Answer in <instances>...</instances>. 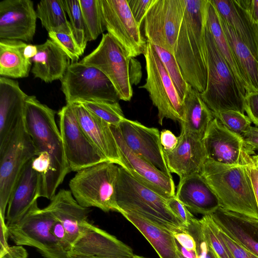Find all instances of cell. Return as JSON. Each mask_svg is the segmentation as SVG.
I'll use <instances>...</instances> for the list:
<instances>
[{
	"mask_svg": "<svg viewBox=\"0 0 258 258\" xmlns=\"http://www.w3.org/2000/svg\"><path fill=\"white\" fill-rule=\"evenodd\" d=\"M56 111L41 103L34 95L27 96L24 123L36 154L47 152L51 158L50 172L43 183L40 197L50 201L71 170L65 156L60 132L55 120Z\"/></svg>",
	"mask_w": 258,
	"mask_h": 258,
	"instance_id": "cell-1",
	"label": "cell"
},
{
	"mask_svg": "<svg viewBox=\"0 0 258 258\" xmlns=\"http://www.w3.org/2000/svg\"><path fill=\"white\" fill-rule=\"evenodd\" d=\"M168 206L176 217L186 227L195 217L188 209L175 197L167 200Z\"/></svg>",
	"mask_w": 258,
	"mask_h": 258,
	"instance_id": "cell-43",
	"label": "cell"
},
{
	"mask_svg": "<svg viewBox=\"0 0 258 258\" xmlns=\"http://www.w3.org/2000/svg\"><path fill=\"white\" fill-rule=\"evenodd\" d=\"M36 156L23 118L0 150V217L6 219L8 202L25 165Z\"/></svg>",
	"mask_w": 258,
	"mask_h": 258,
	"instance_id": "cell-10",
	"label": "cell"
},
{
	"mask_svg": "<svg viewBox=\"0 0 258 258\" xmlns=\"http://www.w3.org/2000/svg\"><path fill=\"white\" fill-rule=\"evenodd\" d=\"M117 126L124 142L132 151L172 176L165 159L158 128L126 118Z\"/></svg>",
	"mask_w": 258,
	"mask_h": 258,
	"instance_id": "cell-17",
	"label": "cell"
},
{
	"mask_svg": "<svg viewBox=\"0 0 258 258\" xmlns=\"http://www.w3.org/2000/svg\"><path fill=\"white\" fill-rule=\"evenodd\" d=\"M32 159L24 166L11 195L6 215L7 225L19 220L40 198V177L32 167Z\"/></svg>",
	"mask_w": 258,
	"mask_h": 258,
	"instance_id": "cell-25",
	"label": "cell"
},
{
	"mask_svg": "<svg viewBox=\"0 0 258 258\" xmlns=\"http://www.w3.org/2000/svg\"><path fill=\"white\" fill-rule=\"evenodd\" d=\"M37 52V48L36 45L28 44L25 47L24 51L25 56L31 59L34 57Z\"/></svg>",
	"mask_w": 258,
	"mask_h": 258,
	"instance_id": "cell-55",
	"label": "cell"
},
{
	"mask_svg": "<svg viewBox=\"0 0 258 258\" xmlns=\"http://www.w3.org/2000/svg\"><path fill=\"white\" fill-rule=\"evenodd\" d=\"M217 225L258 256V220L219 208L211 214Z\"/></svg>",
	"mask_w": 258,
	"mask_h": 258,
	"instance_id": "cell-27",
	"label": "cell"
},
{
	"mask_svg": "<svg viewBox=\"0 0 258 258\" xmlns=\"http://www.w3.org/2000/svg\"><path fill=\"white\" fill-rule=\"evenodd\" d=\"M244 109L252 123L258 127V92L245 96Z\"/></svg>",
	"mask_w": 258,
	"mask_h": 258,
	"instance_id": "cell-45",
	"label": "cell"
},
{
	"mask_svg": "<svg viewBox=\"0 0 258 258\" xmlns=\"http://www.w3.org/2000/svg\"><path fill=\"white\" fill-rule=\"evenodd\" d=\"M178 137V144L173 150H163L170 172L180 179L200 173L208 159L202 139L182 127Z\"/></svg>",
	"mask_w": 258,
	"mask_h": 258,
	"instance_id": "cell-20",
	"label": "cell"
},
{
	"mask_svg": "<svg viewBox=\"0 0 258 258\" xmlns=\"http://www.w3.org/2000/svg\"><path fill=\"white\" fill-rule=\"evenodd\" d=\"M206 26L212 35L217 47L236 78L244 96L255 92L238 64L222 29L218 13L210 0L206 7Z\"/></svg>",
	"mask_w": 258,
	"mask_h": 258,
	"instance_id": "cell-29",
	"label": "cell"
},
{
	"mask_svg": "<svg viewBox=\"0 0 258 258\" xmlns=\"http://www.w3.org/2000/svg\"><path fill=\"white\" fill-rule=\"evenodd\" d=\"M44 209L63 225L72 245L82 232L83 224L88 221L90 210L80 205L70 190L61 189Z\"/></svg>",
	"mask_w": 258,
	"mask_h": 258,
	"instance_id": "cell-24",
	"label": "cell"
},
{
	"mask_svg": "<svg viewBox=\"0 0 258 258\" xmlns=\"http://www.w3.org/2000/svg\"><path fill=\"white\" fill-rule=\"evenodd\" d=\"M60 81L67 104L119 100L113 84L101 71L80 62L71 63Z\"/></svg>",
	"mask_w": 258,
	"mask_h": 258,
	"instance_id": "cell-9",
	"label": "cell"
},
{
	"mask_svg": "<svg viewBox=\"0 0 258 258\" xmlns=\"http://www.w3.org/2000/svg\"><path fill=\"white\" fill-rule=\"evenodd\" d=\"M213 114L226 128L242 137L252 126L248 116L238 111L228 110Z\"/></svg>",
	"mask_w": 258,
	"mask_h": 258,
	"instance_id": "cell-40",
	"label": "cell"
},
{
	"mask_svg": "<svg viewBox=\"0 0 258 258\" xmlns=\"http://www.w3.org/2000/svg\"><path fill=\"white\" fill-rule=\"evenodd\" d=\"M153 46L171 78L180 99L183 103L184 99L191 86L184 78L180 68L174 55L160 47L155 45Z\"/></svg>",
	"mask_w": 258,
	"mask_h": 258,
	"instance_id": "cell-36",
	"label": "cell"
},
{
	"mask_svg": "<svg viewBox=\"0 0 258 258\" xmlns=\"http://www.w3.org/2000/svg\"><path fill=\"white\" fill-rule=\"evenodd\" d=\"M130 59L107 33L102 34L98 46L79 62L101 71L113 84L119 100L129 101L133 94L130 76Z\"/></svg>",
	"mask_w": 258,
	"mask_h": 258,
	"instance_id": "cell-11",
	"label": "cell"
},
{
	"mask_svg": "<svg viewBox=\"0 0 258 258\" xmlns=\"http://www.w3.org/2000/svg\"><path fill=\"white\" fill-rule=\"evenodd\" d=\"M247 168L258 209V170L253 165L252 161L247 165Z\"/></svg>",
	"mask_w": 258,
	"mask_h": 258,
	"instance_id": "cell-53",
	"label": "cell"
},
{
	"mask_svg": "<svg viewBox=\"0 0 258 258\" xmlns=\"http://www.w3.org/2000/svg\"><path fill=\"white\" fill-rule=\"evenodd\" d=\"M184 11V0H153L144 20L147 41L174 55Z\"/></svg>",
	"mask_w": 258,
	"mask_h": 258,
	"instance_id": "cell-13",
	"label": "cell"
},
{
	"mask_svg": "<svg viewBox=\"0 0 258 258\" xmlns=\"http://www.w3.org/2000/svg\"><path fill=\"white\" fill-rule=\"evenodd\" d=\"M208 0H184V11L174 56L185 81L200 93L207 82L205 29Z\"/></svg>",
	"mask_w": 258,
	"mask_h": 258,
	"instance_id": "cell-2",
	"label": "cell"
},
{
	"mask_svg": "<svg viewBox=\"0 0 258 258\" xmlns=\"http://www.w3.org/2000/svg\"><path fill=\"white\" fill-rule=\"evenodd\" d=\"M172 234L176 240L183 247L196 250V244L194 237L186 229L182 231L174 232Z\"/></svg>",
	"mask_w": 258,
	"mask_h": 258,
	"instance_id": "cell-48",
	"label": "cell"
},
{
	"mask_svg": "<svg viewBox=\"0 0 258 258\" xmlns=\"http://www.w3.org/2000/svg\"><path fill=\"white\" fill-rule=\"evenodd\" d=\"M175 197L190 212L203 216L220 207L218 198L200 173L180 179Z\"/></svg>",
	"mask_w": 258,
	"mask_h": 258,
	"instance_id": "cell-23",
	"label": "cell"
},
{
	"mask_svg": "<svg viewBox=\"0 0 258 258\" xmlns=\"http://www.w3.org/2000/svg\"><path fill=\"white\" fill-rule=\"evenodd\" d=\"M37 18L48 32L73 34L67 20L62 0H43L38 3L36 10Z\"/></svg>",
	"mask_w": 258,
	"mask_h": 258,
	"instance_id": "cell-34",
	"label": "cell"
},
{
	"mask_svg": "<svg viewBox=\"0 0 258 258\" xmlns=\"http://www.w3.org/2000/svg\"><path fill=\"white\" fill-rule=\"evenodd\" d=\"M184 119L181 127L202 139L212 120L213 112L202 99L200 93L190 87L183 100Z\"/></svg>",
	"mask_w": 258,
	"mask_h": 258,
	"instance_id": "cell-32",
	"label": "cell"
},
{
	"mask_svg": "<svg viewBox=\"0 0 258 258\" xmlns=\"http://www.w3.org/2000/svg\"><path fill=\"white\" fill-rule=\"evenodd\" d=\"M176 242L178 250L184 257L185 258H198L196 250L189 249L182 246L176 240Z\"/></svg>",
	"mask_w": 258,
	"mask_h": 258,
	"instance_id": "cell-54",
	"label": "cell"
},
{
	"mask_svg": "<svg viewBox=\"0 0 258 258\" xmlns=\"http://www.w3.org/2000/svg\"><path fill=\"white\" fill-rule=\"evenodd\" d=\"M66 13L69 16L74 38L83 53L89 38L82 15L79 0H62Z\"/></svg>",
	"mask_w": 258,
	"mask_h": 258,
	"instance_id": "cell-37",
	"label": "cell"
},
{
	"mask_svg": "<svg viewBox=\"0 0 258 258\" xmlns=\"http://www.w3.org/2000/svg\"><path fill=\"white\" fill-rule=\"evenodd\" d=\"M253 128L254 130H255L256 131L258 132V127L256 126H253Z\"/></svg>",
	"mask_w": 258,
	"mask_h": 258,
	"instance_id": "cell-60",
	"label": "cell"
},
{
	"mask_svg": "<svg viewBox=\"0 0 258 258\" xmlns=\"http://www.w3.org/2000/svg\"><path fill=\"white\" fill-rule=\"evenodd\" d=\"M238 4L249 15L252 20L258 23V0H236Z\"/></svg>",
	"mask_w": 258,
	"mask_h": 258,
	"instance_id": "cell-49",
	"label": "cell"
},
{
	"mask_svg": "<svg viewBox=\"0 0 258 258\" xmlns=\"http://www.w3.org/2000/svg\"><path fill=\"white\" fill-rule=\"evenodd\" d=\"M5 220L0 217V257L4 255L10 247L8 243L9 237L8 227Z\"/></svg>",
	"mask_w": 258,
	"mask_h": 258,
	"instance_id": "cell-51",
	"label": "cell"
},
{
	"mask_svg": "<svg viewBox=\"0 0 258 258\" xmlns=\"http://www.w3.org/2000/svg\"><path fill=\"white\" fill-rule=\"evenodd\" d=\"M26 249L20 245L10 246L8 251L0 258H27Z\"/></svg>",
	"mask_w": 258,
	"mask_h": 258,
	"instance_id": "cell-52",
	"label": "cell"
},
{
	"mask_svg": "<svg viewBox=\"0 0 258 258\" xmlns=\"http://www.w3.org/2000/svg\"><path fill=\"white\" fill-rule=\"evenodd\" d=\"M27 45L21 40L0 39L1 77L16 79L28 76L32 61L24 54Z\"/></svg>",
	"mask_w": 258,
	"mask_h": 258,
	"instance_id": "cell-31",
	"label": "cell"
},
{
	"mask_svg": "<svg viewBox=\"0 0 258 258\" xmlns=\"http://www.w3.org/2000/svg\"><path fill=\"white\" fill-rule=\"evenodd\" d=\"M89 41L95 40L106 30L100 0H79Z\"/></svg>",
	"mask_w": 258,
	"mask_h": 258,
	"instance_id": "cell-35",
	"label": "cell"
},
{
	"mask_svg": "<svg viewBox=\"0 0 258 258\" xmlns=\"http://www.w3.org/2000/svg\"><path fill=\"white\" fill-rule=\"evenodd\" d=\"M177 258H185V257H184L182 254L179 252V251L178 250V251H177Z\"/></svg>",
	"mask_w": 258,
	"mask_h": 258,
	"instance_id": "cell-59",
	"label": "cell"
},
{
	"mask_svg": "<svg viewBox=\"0 0 258 258\" xmlns=\"http://www.w3.org/2000/svg\"><path fill=\"white\" fill-rule=\"evenodd\" d=\"M106 258H132L131 247L105 230L86 221L78 239L68 253Z\"/></svg>",
	"mask_w": 258,
	"mask_h": 258,
	"instance_id": "cell-19",
	"label": "cell"
},
{
	"mask_svg": "<svg viewBox=\"0 0 258 258\" xmlns=\"http://www.w3.org/2000/svg\"><path fill=\"white\" fill-rule=\"evenodd\" d=\"M80 103L111 125L118 126L125 118L118 102L87 101Z\"/></svg>",
	"mask_w": 258,
	"mask_h": 258,
	"instance_id": "cell-38",
	"label": "cell"
},
{
	"mask_svg": "<svg viewBox=\"0 0 258 258\" xmlns=\"http://www.w3.org/2000/svg\"><path fill=\"white\" fill-rule=\"evenodd\" d=\"M108 33L130 58L144 53L147 40L142 36L125 0H100Z\"/></svg>",
	"mask_w": 258,
	"mask_h": 258,
	"instance_id": "cell-14",
	"label": "cell"
},
{
	"mask_svg": "<svg viewBox=\"0 0 258 258\" xmlns=\"http://www.w3.org/2000/svg\"><path fill=\"white\" fill-rule=\"evenodd\" d=\"M245 144L246 145L252 155L255 154V151H258V132L251 129L242 136Z\"/></svg>",
	"mask_w": 258,
	"mask_h": 258,
	"instance_id": "cell-50",
	"label": "cell"
},
{
	"mask_svg": "<svg viewBox=\"0 0 258 258\" xmlns=\"http://www.w3.org/2000/svg\"><path fill=\"white\" fill-rule=\"evenodd\" d=\"M83 131L108 161L121 167L123 163L110 125L81 103L71 104Z\"/></svg>",
	"mask_w": 258,
	"mask_h": 258,
	"instance_id": "cell-22",
	"label": "cell"
},
{
	"mask_svg": "<svg viewBox=\"0 0 258 258\" xmlns=\"http://www.w3.org/2000/svg\"><path fill=\"white\" fill-rule=\"evenodd\" d=\"M55 221L50 212L39 208L36 201L19 220L7 225L9 237L17 245L35 248L45 258H69L51 232Z\"/></svg>",
	"mask_w": 258,
	"mask_h": 258,
	"instance_id": "cell-7",
	"label": "cell"
},
{
	"mask_svg": "<svg viewBox=\"0 0 258 258\" xmlns=\"http://www.w3.org/2000/svg\"><path fill=\"white\" fill-rule=\"evenodd\" d=\"M119 166L105 161L77 171L69 185L78 203L87 208L117 212L115 195Z\"/></svg>",
	"mask_w": 258,
	"mask_h": 258,
	"instance_id": "cell-6",
	"label": "cell"
},
{
	"mask_svg": "<svg viewBox=\"0 0 258 258\" xmlns=\"http://www.w3.org/2000/svg\"><path fill=\"white\" fill-rule=\"evenodd\" d=\"M219 16L222 29L238 64L255 92H258V60L230 26Z\"/></svg>",
	"mask_w": 258,
	"mask_h": 258,
	"instance_id": "cell-33",
	"label": "cell"
},
{
	"mask_svg": "<svg viewBox=\"0 0 258 258\" xmlns=\"http://www.w3.org/2000/svg\"><path fill=\"white\" fill-rule=\"evenodd\" d=\"M251 157L253 165L258 170V153L252 155Z\"/></svg>",
	"mask_w": 258,
	"mask_h": 258,
	"instance_id": "cell-57",
	"label": "cell"
},
{
	"mask_svg": "<svg viewBox=\"0 0 258 258\" xmlns=\"http://www.w3.org/2000/svg\"><path fill=\"white\" fill-rule=\"evenodd\" d=\"M257 25H258V23H257Z\"/></svg>",
	"mask_w": 258,
	"mask_h": 258,
	"instance_id": "cell-61",
	"label": "cell"
},
{
	"mask_svg": "<svg viewBox=\"0 0 258 258\" xmlns=\"http://www.w3.org/2000/svg\"><path fill=\"white\" fill-rule=\"evenodd\" d=\"M50 39L54 42L68 56L72 62H78L83 52L77 44L73 34L50 32L48 33Z\"/></svg>",
	"mask_w": 258,
	"mask_h": 258,
	"instance_id": "cell-42",
	"label": "cell"
},
{
	"mask_svg": "<svg viewBox=\"0 0 258 258\" xmlns=\"http://www.w3.org/2000/svg\"><path fill=\"white\" fill-rule=\"evenodd\" d=\"M207 82L201 96L213 113L234 110L244 113L245 96L233 73L220 54L206 26Z\"/></svg>",
	"mask_w": 258,
	"mask_h": 258,
	"instance_id": "cell-5",
	"label": "cell"
},
{
	"mask_svg": "<svg viewBox=\"0 0 258 258\" xmlns=\"http://www.w3.org/2000/svg\"><path fill=\"white\" fill-rule=\"evenodd\" d=\"M37 18L32 1H2L0 39L31 42L36 31Z\"/></svg>",
	"mask_w": 258,
	"mask_h": 258,
	"instance_id": "cell-18",
	"label": "cell"
},
{
	"mask_svg": "<svg viewBox=\"0 0 258 258\" xmlns=\"http://www.w3.org/2000/svg\"><path fill=\"white\" fill-rule=\"evenodd\" d=\"M168 199L141 183L119 166L115 195L117 212L135 213L172 233L185 230L184 226L169 209Z\"/></svg>",
	"mask_w": 258,
	"mask_h": 258,
	"instance_id": "cell-4",
	"label": "cell"
},
{
	"mask_svg": "<svg viewBox=\"0 0 258 258\" xmlns=\"http://www.w3.org/2000/svg\"><path fill=\"white\" fill-rule=\"evenodd\" d=\"M120 213L142 234L160 258H177L178 248L171 232L135 213L125 211Z\"/></svg>",
	"mask_w": 258,
	"mask_h": 258,
	"instance_id": "cell-30",
	"label": "cell"
},
{
	"mask_svg": "<svg viewBox=\"0 0 258 258\" xmlns=\"http://www.w3.org/2000/svg\"><path fill=\"white\" fill-rule=\"evenodd\" d=\"M204 235L217 258H234L220 237L217 225L211 215L199 219Z\"/></svg>",
	"mask_w": 258,
	"mask_h": 258,
	"instance_id": "cell-39",
	"label": "cell"
},
{
	"mask_svg": "<svg viewBox=\"0 0 258 258\" xmlns=\"http://www.w3.org/2000/svg\"><path fill=\"white\" fill-rule=\"evenodd\" d=\"M69 254V258H106V257H98L95 256H86L79 254H75L72 253ZM132 258H148L143 256H140L138 255H135Z\"/></svg>",
	"mask_w": 258,
	"mask_h": 258,
	"instance_id": "cell-56",
	"label": "cell"
},
{
	"mask_svg": "<svg viewBox=\"0 0 258 258\" xmlns=\"http://www.w3.org/2000/svg\"><path fill=\"white\" fill-rule=\"evenodd\" d=\"M244 249L248 252V253L249 254L250 258H258V256L257 255H256V254H254L253 253L250 252V251H249L247 250H246L245 248H244Z\"/></svg>",
	"mask_w": 258,
	"mask_h": 258,
	"instance_id": "cell-58",
	"label": "cell"
},
{
	"mask_svg": "<svg viewBox=\"0 0 258 258\" xmlns=\"http://www.w3.org/2000/svg\"><path fill=\"white\" fill-rule=\"evenodd\" d=\"M124 168L132 176L148 187L169 199L175 196L172 176L156 168L134 152L124 142L117 126L111 125Z\"/></svg>",
	"mask_w": 258,
	"mask_h": 258,
	"instance_id": "cell-16",
	"label": "cell"
},
{
	"mask_svg": "<svg viewBox=\"0 0 258 258\" xmlns=\"http://www.w3.org/2000/svg\"><path fill=\"white\" fill-rule=\"evenodd\" d=\"M202 141L209 159L226 165H247L252 162V154L243 137L228 130L215 117Z\"/></svg>",
	"mask_w": 258,
	"mask_h": 258,
	"instance_id": "cell-15",
	"label": "cell"
},
{
	"mask_svg": "<svg viewBox=\"0 0 258 258\" xmlns=\"http://www.w3.org/2000/svg\"><path fill=\"white\" fill-rule=\"evenodd\" d=\"M59 127L71 171H78L108 161L85 134L71 104L58 111Z\"/></svg>",
	"mask_w": 258,
	"mask_h": 258,
	"instance_id": "cell-12",
	"label": "cell"
},
{
	"mask_svg": "<svg viewBox=\"0 0 258 258\" xmlns=\"http://www.w3.org/2000/svg\"><path fill=\"white\" fill-rule=\"evenodd\" d=\"M160 142L163 149L166 151H171L177 146L178 142V137L176 136L171 131L163 130L160 132Z\"/></svg>",
	"mask_w": 258,
	"mask_h": 258,
	"instance_id": "cell-47",
	"label": "cell"
},
{
	"mask_svg": "<svg viewBox=\"0 0 258 258\" xmlns=\"http://www.w3.org/2000/svg\"><path fill=\"white\" fill-rule=\"evenodd\" d=\"M144 55L147 78L145 84L140 88L148 92L157 108L158 123L162 125L165 118L182 122L183 103L153 45L148 41Z\"/></svg>",
	"mask_w": 258,
	"mask_h": 258,
	"instance_id": "cell-8",
	"label": "cell"
},
{
	"mask_svg": "<svg viewBox=\"0 0 258 258\" xmlns=\"http://www.w3.org/2000/svg\"><path fill=\"white\" fill-rule=\"evenodd\" d=\"M219 15L230 26L258 60V25L236 0H210Z\"/></svg>",
	"mask_w": 258,
	"mask_h": 258,
	"instance_id": "cell-26",
	"label": "cell"
},
{
	"mask_svg": "<svg viewBox=\"0 0 258 258\" xmlns=\"http://www.w3.org/2000/svg\"><path fill=\"white\" fill-rule=\"evenodd\" d=\"M18 81L0 77V150L23 118L27 97Z\"/></svg>",
	"mask_w": 258,
	"mask_h": 258,
	"instance_id": "cell-21",
	"label": "cell"
},
{
	"mask_svg": "<svg viewBox=\"0 0 258 258\" xmlns=\"http://www.w3.org/2000/svg\"><path fill=\"white\" fill-rule=\"evenodd\" d=\"M132 14L141 27L145 15L153 2V0H126Z\"/></svg>",
	"mask_w": 258,
	"mask_h": 258,
	"instance_id": "cell-44",
	"label": "cell"
},
{
	"mask_svg": "<svg viewBox=\"0 0 258 258\" xmlns=\"http://www.w3.org/2000/svg\"><path fill=\"white\" fill-rule=\"evenodd\" d=\"M36 46L37 54L31 59L34 77L47 83L60 80L70 64L67 54L50 39Z\"/></svg>",
	"mask_w": 258,
	"mask_h": 258,
	"instance_id": "cell-28",
	"label": "cell"
},
{
	"mask_svg": "<svg viewBox=\"0 0 258 258\" xmlns=\"http://www.w3.org/2000/svg\"><path fill=\"white\" fill-rule=\"evenodd\" d=\"M185 229L195 239L198 258H217L204 235L199 219L194 217Z\"/></svg>",
	"mask_w": 258,
	"mask_h": 258,
	"instance_id": "cell-41",
	"label": "cell"
},
{
	"mask_svg": "<svg viewBox=\"0 0 258 258\" xmlns=\"http://www.w3.org/2000/svg\"><path fill=\"white\" fill-rule=\"evenodd\" d=\"M200 173L218 198L220 208L258 220L247 165H226L207 159Z\"/></svg>",
	"mask_w": 258,
	"mask_h": 258,
	"instance_id": "cell-3",
	"label": "cell"
},
{
	"mask_svg": "<svg viewBox=\"0 0 258 258\" xmlns=\"http://www.w3.org/2000/svg\"><path fill=\"white\" fill-rule=\"evenodd\" d=\"M51 232L62 248L69 253L72 250V245L69 240L67 233L61 223L55 219L51 227Z\"/></svg>",
	"mask_w": 258,
	"mask_h": 258,
	"instance_id": "cell-46",
	"label": "cell"
}]
</instances>
